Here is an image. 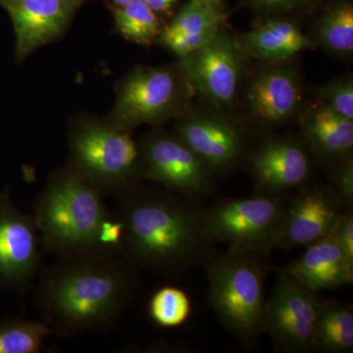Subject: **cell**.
<instances>
[{"label": "cell", "instance_id": "10", "mask_svg": "<svg viewBox=\"0 0 353 353\" xmlns=\"http://www.w3.org/2000/svg\"><path fill=\"white\" fill-rule=\"evenodd\" d=\"M146 178L188 196H201L212 189L210 168L179 137L155 136L141 150Z\"/></svg>", "mask_w": 353, "mask_h": 353}, {"label": "cell", "instance_id": "5", "mask_svg": "<svg viewBox=\"0 0 353 353\" xmlns=\"http://www.w3.org/2000/svg\"><path fill=\"white\" fill-rule=\"evenodd\" d=\"M287 204L278 196L262 194L226 199L204 210L211 240L234 252L257 254L277 246Z\"/></svg>", "mask_w": 353, "mask_h": 353}, {"label": "cell", "instance_id": "24", "mask_svg": "<svg viewBox=\"0 0 353 353\" xmlns=\"http://www.w3.org/2000/svg\"><path fill=\"white\" fill-rule=\"evenodd\" d=\"M320 41L328 50L341 54L353 50V7L350 3L334 6L322 18L318 27Z\"/></svg>", "mask_w": 353, "mask_h": 353}, {"label": "cell", "instance_id": "25", "mask_svg": "<svg viewBox=\"0 0 353 353\" xmlns=\"http://www.w3.org/2000/svg\"><path fill=\"white\" fill-rule=\"evenodd\" d=\"M116 25L126 38L138 43H148L158 34L157 14L143 0H132L118 7Z\"/></svg>", "mask_w": 353, "mask_h": 353}, {"label": "cell", "instance_id": "21", "mask_svg": "<svg viewBox=\"0 0 353 353\" xmlns=\"http://www.w3.org/2000/svg\"><path fill=\"white\" fill-rule=\"evenodd\" d=\"M315 350L345 353L353 350V310L334 301L318 303L315 321Z\"/></svg>", "mask_w": 353, "mask_h": 353}, {"label": "cell", "instance_id": "2", "mask_svg": "<svg viewBox=\"0 0 353 353\" xmlns=\"http://www.w3.org/2000/svg\"><path fill=\"white\" fill-rule=\"evenodd\" d=\"M124 224L121 253L137 264L178 269L206 259L212 241L204 210L175 197L136 194L122 199Z\"/></svg>", "mask_w": 353, "mask_h": 353}, {"label": "cell", "instance_id": "26", "mask_svg": "<svg viewBox=\"0 0 353 353\" xmlns=\"http://www.w3.org/2000/svg\"><path fill=\"white\" fill-rule=\"evenodd\" d=\"M323 105L353 120V81L352 77L339 79L321 90Z\"/></svg>", "mask_w": 353, "mask_h": 353}, {"label": "cell", "instance_id": "30", "mask_svg": "<svg viewBox=\"0 0 353 353\" xmlns=\"http://www.w3.org/2000/svg\"><path fill=\"white\" fill-rule=\"evenodd\" d=\"M143 1L157 13L168 10L178 0H143Z\"/></svg>", "mask_w": 353, "mask_h": 353}, {"label": "cell", "instance_id": "15", "mask_svg": "<svg viewBox=\"0 0 353 353\" xmlns=\"http://www.w3.org/2000/svg\"><path fill=\"white\" fill-rule=\"evenodd\" d=\"M252 171L262 194H273L303 185L310 162L303 146L287 139H272L252 158Z\"/></svg>", "mask_w": 353, "mask_h": 353}, {"label": "cell", "instance_id": "8", "mask_svg": "<svg viewBox=\"0 0 353 353\" xmlns=\"http://www.w3.org/2000/svg\"><path fill=\"white\" fill-rule=\"evenodd\" d=\"M245 53L221 29L208 43L182 57V68L196 92L215 103L230 106L236 97Z\"/></svg>", "mask_w": 353, "mask_h": 353}, {"label": "cell", "instance_id": "16", "mask_svg": "<svg viewBox=\"0 0 353 353\" xmlns=\"http://www.w3.org/2000/svg\"><path fill=\"white\" fill-rule=\"evenodd\" d=\"M281 272L317 294L352 285L353 259L328 236L306 246L303 254Z\"/></svg>", "mask_w": 353, "mask_h": 353}, {"label": "cell", "instance_id": "11", "mask_svg": "<svg viewBox=\"0 0 353 353\" xmlns=\"http://www.w3.org/2000/svg\"><path fill=\"white\" fill-rule=\"evenodd\" d=\"M180 97L173 72L164 68L139 69L123 83L114 109L117 128L157 122L168 115Z\"/></svg>", "mask_w": 353, "mask_h": 353}, {"label": "cell", "instance_id": "13", "mask_svg": "<svg viewBox=\"0 0 353 353\" xmlns=\"http://www.w3.org/2000/svg\"><path fill=\"white\" fill-rule=\"evenodd\" d=\"M82 0H0L12 20L16 54L25 57L63 31Z\"/></svg>", "mask_w": 353, "mask_h": 353}, {"label": "cell", "instance_id": "29", "mask_svg": "<svg viewBox=\"0 0 353 353\" xmlns=\"http://www.w3.org/2000/svg\"><path fill=\"white\" fill-rule=\"evenodd\" d=\"M254 1L260 6L270 7V8H289L301 3L303 0H254Z\"/></svg>", "mask_w": 353, "mask_h": 353}, {"label": "cell", "instance_id": "32", "mask_svg": "<svg viewBox=\"0 0 353 353\" xmlns=\"http://www.w3.org/2000/svg\"><path fill=\"white\" fill-rule=\"evenodd\" d=\"M201 1L208 2V3L215 4V6H218L220 0H201Z\"/></svg>", "mask_w": 353, "mask_h": 353}, {"label": "cell", "instance_id": "19", "mask_svg": "<svg viewBox=\"0 0 353 353\" xmlns=\"http://www.w3.org/2000/svg\"><path fill=\"white\" fill-rule=\"evenodd\" d=\"M240 46L253 57L278 63L312 48L313 43L294 23L270 21L245 34Z\"/></svg>", "mask_w": 353, "mask_h": 353}, {"label": "cell", "instance_id": "7", "mask_svg": "<svg viewBox=\"0 0 353 353\" xmlns=\"http://www.w3.org/2000/svg\"><path fill=\"white\" fill-rule=\"evenodd\" d=\"M318 303L316 292L281 272L266 303L264 332L285 352H312Z\"/></svg>", "mask_w": 353, "mask_h": 353}, {"label": "cell", "instance_id": "22", "mask_svg": "<svg viewBox=\"0 0 353 353\" xmlns=\"http://www.w3.org/2000/svg\"><path fill=\"white\" fill-rule=\"evenodd\" d=\"M52 331L44 322L23 318L0 319V353H38Z\"/></svg>", "mask_w": 353, "mask_h": 353}, {"label": "cell", "instance_id": "31", "mask_svg": "<svg viewBox=\"0 0 353 353\" xmlns=\"http://www.w3.org/2000/svg\"><path fill=\"white\" fill-rule=\"evenodd\" d=\"M132 0H113L114 3L116 4L118 7L126 6V4L132 2Z\"/></svg>", "mask_w": 353, "mask_h": 353}, {"label": "cell", "instance_id": "23", "mask_svg": "<svg viewBox=\"0 0 353 353\" xmlns=\"http://www.w3.org/2000/svg\"><path fill=\"white\" fill-rule=\"evenodd\" d=\"M148 313L155 324L162 328H176L189 319L192 303L187 292L172 285H165L153 294Z\"/></svg>", "mask_w": 353, "mask_h": 353}, {"label": "cell", "instance_id": "6", "mask_svg": "<svg viewBox=\"0 0 353 353\" xmlns=\"http://www.w3.org/2000/svg\"><path fill=\"white\" fill-rule=\"evenodd\" d=\"M71 150L77 173L101 192L132 178L141 157L126 132L97 124L83 126L73 134Z\"/></svg>", "mask_w": 353, "mask_h": 353}, {"label": "cell", "instance_id": "3", "mask_svg": "<svg viewBox=\"0 0 353 353\" xmlns=\"http://www.w3.org/2000/svg\"><path fill=\"white\" fill-rule=\"evenodd\" d=\"M109 215L101 190L77 172L66 171L53 176L39 194L32 217L44 250L62 259L101 252L97 239Z\"/></svg>", "mask_w": 353, "mask_h": 353}, {"label": "cell", "instance_id": "14", "mask_svg": "<svg viewBox=\"0 0 353 353\" xmlns=\"http://www.w3.org/2000/svg\"><path fill=\"white\" fill-rule=\"evenodd\" d=\"M178 134L213 171L229 168L243 153V134L240 128L217 116H190L180 123Z\"/></svg>", "mask_w": 353, "mask_h": 353}, {"label": "cell", "instance_id": "9", "mask_svg": "<svg viewBox=\"0 0 353 353\" xmlns=\"http://www.w3.org/2000/svg\"><path fill=\"white\" fill-rule=\"evenodd\" d=\"M41 236L34 217L0 194V290L27 287L41 264Z\"/></svg>", "mask_w": 353, "mask_h": 353}, {"label": "cell", "instance_id": "4", "mask_svg": "<svg viewBox=\"0 0 353 353\" xmlns=\"http://www.w3.org/2000/svg\"><path fill=\"white\" fill-rule=\"evenodd\" d=\"M250 253L228 252L209 260L208 299L220 322L245 343L264 332V270Z\"/></svg>", "mask_w": 353, "mask_h": 353}, {"label": "cell", "instance_id": "1", "mask_svg": "<svg viewBox=\"0 0 353 353\" xmlns=\"http://www.w3.org/2000/svg\"><path fill=\"white\" fill-rule=\"evenodd\" d=\"M134 278L114 253L62 257L46 272L39 289L44 323L52 333L76 334L103 329L120 317Z\"/></svg>", "mask_w": 353, "mask_h": 353}, {"label": "cell", "instance_id": "28", "mask_svg": "<svg viewBox=\"0 0 353 353\" xmlns=\"http://www.w3.org/2000/svg\"><path fill=\"white\" fill-rule=\"evenodd\" d=\"M353 259V214L352 211H341L329 234Z\"/></svg>", "mask_w": 353, "mask_h": 353}, {"label": "cell", "instance_id": "18", "mask_svg": "<svg viewBox=\"0 0 353 353\" xmlns=\"http://www.w3.org/2000/svg\"><path fill=\"white\" fill-rule=\"evenodd\" d=\"M225 20L226 16L218 6L190 0L162 32V43L179 57H185L210 41Z\"/></svg>", "mask_w": 353, "mask_h": 353}, {"label": "cell", "instance_id": "27", "mask_svg": "<svg viewBox=\"0 0 353 353\" xmlns=\"http://www.w3.org/2000/svg\"><path fill=\"white\" fill-rule=\"evenodd\" d=\"M334 192L343 203L352 206L353 203V160L352 157L343 158L334 173Z\"/></svg>", "mask_w": 353, "mask_h": 353}, {"label": "cell", "instance_id": "12", "mask_svg": "<svg viewBox=\"0 0 353 353\" xmlns=\"http://www.w3.org/2000/svg\"><path fill=\"white\" fill-rule=\"evenodd\" d=\"M341 204L340 197L331 190H303L287 205L277 246L306 248L327 238L341 213Z\"/></svg>", "mask_w": 353, "mask_h": 353}, {"label": "cell", "instance_id": "20", "mask_svg": "<svg viewBox=\"0 0 353 353\" xmlns=\"http://www.w3.org/2000/svg\"><path fill=\"white\" fill-rule=\"evenodd\" d=\"M301 128L315 152L325 157H348L353 148V120L320 104L309 110Z\"/></svg>", "mask_w": 353, "mask_h": 353}, {"label": "cell", "instance_id": "17", "mask_svg": "<svg viewBox=\"0 0 353 353\" xmlns=\"http://www.w3.org/2000/svg\"><path fill=\"white\" fill-rule=\"evenodd\" d=\"M246 99L260 121L280 124L290 119L299 108L301 85L289 70H266L253 79Z\"/></svg>", "mask_w": 353, "mask_h": 353}]
</instances>
